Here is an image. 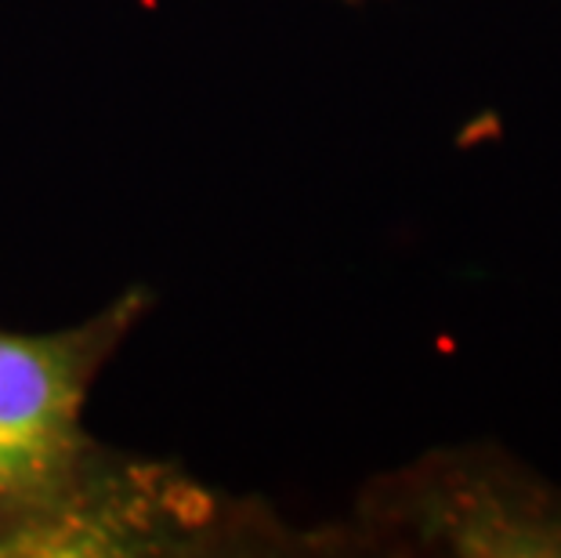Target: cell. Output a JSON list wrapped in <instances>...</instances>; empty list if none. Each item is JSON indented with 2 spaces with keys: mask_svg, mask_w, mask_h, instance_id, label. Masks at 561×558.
I'll return each mask as SVG.
<instances>
[{
  "mask_svg": "<svg viewBox=\"0 0 561 558\" xmlns=\"http://www.w3.org/2000/svg\"><path fill=\"white\" fill-rule=\"evenodd\" d=\"M337 537L341 555L561 558V490L500 446L432 449L369 479Z\"/></svg>",
  "mask_w": 561,
  "mask_h": 558,
  "instance_id": "obj_1",
  "label": "cell"
},
{
  "mask_svg": "<svg viewBox=\"0 0 561 558\" xmlns=\"http://www.w3.org/2000/svg\"><path fill=\"white\" fill-rule=\"evenodd\" d=\"M344 4H363V0H344Z\"/></svg>",
  "mask_w": 561,
  "mask_h": 558,
  "instance_id": "obj_3",
  "label": "cell"
},
{
  "mask_svg": "<svg viewBox=\"0 0 561 558\" xmlns=\"http://www.w3.org/2000/svg\"><path fill=\"white\" fill-rule=\"evenodd\" d=\"M149 312L152 291L127 287L77 327L0 330V555L99 457L105 443L83 424L88 396Z\"/></svg>",
  "mask_w": 561,
  "mask_h": 558,
  "instance_id": "obj_2",
  "label": "cell"
}]
</instances>
